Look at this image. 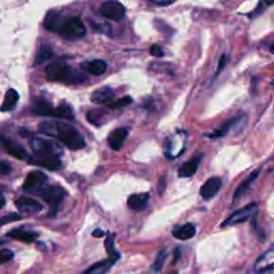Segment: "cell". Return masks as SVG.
<instances>
[{"mask_svg": "<svg viewBox=\"0 0 274 274\" xmlns=\"http://www.w3.org/2000/svg\"><path fill=\"white\" fill-rule=\"evenodd\" d=\"M19 220H22V215L18 213H10V214H6L1 217V225L13 223V222L19 221Z\"/></svg>", "mask_w": 274, "mask_h": 274, "instance_id": "cell-32", "label": "cell"}, {"mask_svg": "<svg viewBox=\"0 0 274 274\" xmlns=\"http://www.w3.org/2000/svg\"><path fill=\"white\" fill-rule=\"evenodd\" d=\"M274 269V247L267 250L263 255L257 258L254 264V270L257 273L269 272Z\"/></svg>", "mask_w": 274, "mask_h": 274, "instance_id": "cell-10", "label": "cell"}, {"mask_svg": "<svg viewBox=\"0 0 274 274\" xmlns=\"http://www.w3.org/2000/svg\"><path fill=\"white\" fill-rule=\"evenodd\" d=\"M258 210V203L252 202L249 205L244 206L243 208L237 210L233 214H230L226 220L222 223V227L227 226H234V225H238L247 222L253 214H255Z\"/></svg>", "mask_w": 274, "mask_h": 274, "instance_id": "cell-6", "label": "cell"}, {"mask_svg": "<svg viewBox=\"0 0 274 274\" xmlns=\"http://www.w3.org/2000/svg\"><path fill=\"white\" fill-rule=\"evenodd\" d=\"M58 33L66 40H79L86 36V27L79 16L62 19Z\"/></svg>", "mask_w": 274, "mask_h": 274, "instance_id": "cell-4", "label": "cell"}, {"mask_svg": "<svg viewBox=\"0 0 274 274\" xmlns=\"http://www.w3.org/2000/svg\"><path fill=\"white\" fill-rule=\"evenodd\" d=\"M81 66L84 71L94 76L103 75L105 72H106V69H107L106 62L102 59H94L91 61L83 62Z\"/></svg>", "mask_w": 274, "mask_h": 274, "instance_id": "cell-16", "label": "cell"}, {"mask_svg": "<svg viewBox=\"0 0 274 274\" xmlns=\"http://www.w3.org/2000/svg\"><path fill=\"white\" fill-rule=\"evenodd\" d=\"M54 117L56 118H62V119H68V120H73L74 114L72 108L67 104H60L59 106L55 108V114Z\"/></svg>", "mask_w": 274, "mask_h": 274, "instance_id": "cell-27", "label": "cell"}, {"mask_svg": "<svg viewBox=\"0 0 274 274\" xmlns=\"http://www.w3.org/2000/svg\"><path fill=\"white\" fill-rule=\"evenodd\" d=\"M162 186L165 187V178H161L160 179V183H159V192L160 194H162Z\"/></svg>", "mask_w": 274, "mask_h": 274, "instance_id": "cell-40", "label": "cell"}, {"mask_svg": "<svg viewBox=\"0 0 274 274\" xmlns=\"http://www.w3.org/2000/svg\"><path fill=\"white\" fill-rule=\"evenodd\" d=\"M40 131L46 135L57 138L71 150H79L86 146L85 139L74 126L66 122L45 121L40 124Z\"/></svg>", "mask_w": 274, "mask_h": 274, "instance_id": "cell-2", "label": "cell"}, {"mask_svg": "<svg viewBox=\"0 0 274 274\" xmlns=\"http://www.w3.org/2000/svg\"><path fill=\"white\" fill-rule=\"evenodd\" d=\"M30 146L33 150V157L29 162L48 171H57L61 167L60 156L62 148L52 138L44 136H33L30 138Z\"/></svg>", "mask_w": 274, "mask_h": 274, "instance_id": "cell-1", "label": "cell"}, {"mask_svg": "<svg viewBox=\"0 0 274 274\" xmlns=\"http://www.w3.org/2000/svg\"><path fill=\"white\" fill-rule=\"evenodd\" d=\"M259 173H261V170H256L253 172L249 177L245 179L242 183L238 186V188L236 189V192L234 194V198H233V201H234V205L235 203H237L239 200H240L243 196L247 194L249 192V189L251 188L252 184L254 183L255 180L258 178L259 176Z\"/></svg>", "mask_w": 274, "mask_h": 274, "instance_id": "cell-15", "label": "cell"}, {"mask_svg": "<svg viewBox=\"0 0 274 274\" xmlns=\"http://www.w3.org/2000/svg\"><path fill=\"white\" fill-rule=\"evenodd\" d=\"M195 234H196V228L192 223H186L184 225H182V226L178 227L177 229L173 230V236L181 241L188 240V239L193 238Z\"/></svg>", "mask_w": 274, "mask_h": 274, "instance_id": "cell-22", "label": "cell"}, {"mask_svg": "<svg viewBox=\"0 0 274 274\" xmlns=\"http://www.w3.org/2000/svg\"><path fill=\"white\" fill-rule=\"evenodd\" d=\"M47 176L40 171L32 172L27 176L24 182V189L28 193L39 194L47 184Z\"/></svg>", "mask_w": 274, "mask_h": 274, "instance_id": "cell-7", "label": "cell"}, {"mask_svg": "<svg viewBox=\"0 0 274 274\" xmlns=\"http://www.w3.org/2000/svg\"><path fill=\"white\" fill-rule=\"evenodd\" d=\"M47 79L54 82H62L70 85L81 84L86 81V76L80 71H76L67 63L57 61L48 65L45 69Z\"/></svg>", "mask_w": 274, "mask_h": 274, "instance_id": "cell-3", "label": "cell"}, {"mask_svg": "<svg viewBox=\"0 0 274 274\" xmlns=\"http://www.w3.org/2000/svg\"><path fill=\"white\" fill-rule=\"evenodd\" d=\"M4 203H5V199H4V197L2 196V197H1V208L4 206Z\"/></svg>", "mask_w": 274, "mask_h": 274, "instance_id": "cell-41", "label": "cell"}, {"mask_svg": "<svg viewBox=\"0 0 274 274\" xmlns=\"http://www.w3.org/2000/svg\"><path fill=\"white\" fill-rule=\"evenodd\" d=\"M222 187V179L212 177L208 179L200 188V196L205 200H210L217 195Z\"/></svg>", "mask_w": 274, "mask_h": 274, "instance_id": "cell-11", "label": "cell"}, {"mask_svg": "<svg viewBox=\"0 0 274 274\" xmlns=\"http://www.w3.org/2000/svg\"><path fill=\"white\" fill-rule=\"evenodd\" d=\"M270 51H271V53H273V54H274V43L271 45V47H270Z\"/></svg>", "mask_w": 274, "mask_h": 274, "instance_id": "cell-42", "label": "cell"}, {"mask_svg": "<svg viewBox=\"0 0 274 274\" xmlns=\"http://www.w3.org/2000/svg\"><path fill=\"white\" fill-rule=\"evenodd\" d=\"M152 3L157 4V5H162V6H166L172 4L175 0H149Z\"/></svg>", "mask_w": 274, "mask_h": 274, "instance_id": "cell-35", "label": "cell"}, {"mask_svg": "<svg viewBox=\"0 0 274 274\" xmlns=\"http://www.w3.org/2000/svg\"><path fill=\"white\" fill-rule=\"evenodd\" d=\"M100 14L105 18L120 20L125 15V8L122 3L118 1H107L101 5Z\"/></svg>", "mask_w": 274, "mask_h": 274, "instance_id": "cell-8", "label": "cell"}, {"mask_svg": "<svg viewBox=\"0 0 274 274\" xmlns=\"http://www.w3.org/2000/svg\"><path fill=\"white\" fill-rule=\"evenodd\" d=\"M39 195L50 206V215L54 216L66 197V191L59 185H46L41 189Z\"/></svg>", "mask_w": 274, "mask_h": 274, "instance_id": "cell-5", "label": "cell"}, {"mask_svg": "<svg viewBox=\"0 0 274 274\" xmlns=\"http://www.w3.org/2000/svg\"><path fill=\"white\" fill-rule=\"evenodd\" d=\"M11 164L9 162H5V161H1V163H0V174L2 176L8 175L9 173H11Z\"/></svg>", "mask_w": 274, "mask_h": 274, "instance_id": "cell-34", "label": "cell"}, {"mask_svg": "<svg viewBox=\"0 0 274 274\" xmlns=\"http://www.w3.org/2000/svg\"><path fill=\"white\" fill-rule=\"evenodd\" d=\"M61 23L62 18L60 16V14L56 11H51L44 19V27L47 30L58 33Z\"/></svg>", "mask_w": 274, "mask_h": 274, "instance_id": "cell-23", "label": "cell"}, {"mask_svg": "<svg viewBox=\"0 0 274 274\" xmlns=\"http://www.w3.org/2000/svg\"><path fill=\"white\" fill-rule=\"evenodd\" d=\"M181 257V249L180 248H177L175 250V253H174V265L178 262V259Z\"/></svg>", "mask_w": 274, "mask_h": 274, "instance_id": "cell-38", "label": "cell"}, {"mask_svg": "<svg viewBox=\"0 0 274 274\" xmlns=\"http://www.w3.org/2000/svg\"><path fill=\"white\" fill-rule=\"evenodd\" d=\"M55 108L56 107L53 106V104L51 102L46 101L45 99H37L31 106V111L33 114L39 116L54 117Z\"/></svg>", "mask_w": 274, "mask_h": 274, "instance_id": "cell-17", "label": "cell"}, {"mask_svg": "<svg viewBox=\"0 0 274 274\" xmlns=\"http://www.w3.org/2000/svg\"><path fill=\"white\" fill-rule=\"evenodd\" d=\"M200 161H201V156L196 157V158L192 159L191 161H188V162L184 163L179 168V171H178L179 177L180 178H188V177H192V176H194L198 170Z\"/></svg>", "mask_w": 274, "mask_h": 274, "instance_id": "cell-20", "label": "cell"}, {"mask_svg": "<svg viewBox=\"0 0 274 274\" xmlns=\"http://www.w3.org/2000/svg\"><path fill=\"white\" fill-rule=\"evenodd\" d=\"M18 99H19V95H18L16 90L10 89V90L6 91L3 103L1 105V111H11V110H13L16 106Z\"/></svg>", "mask_w": 274, "mask_h": 274, "instance_id": "cell-24", "label": "cell"}, {"mask_svg": "<svg viewBox=\"0 0 274 274\" xmlns=\"http://www.w3.org/2000/svg\"><path fill=\"white\" fill-rule=\"evenodd\" d=\"M239 120H240V118H233V119H230V120H228L227 122H225L220 129L215 130L214 132H212L211 134H209L208 136L210 138H213V139L221 138V137L225 136L230 131V129L233 128V126H235L239 122Z\"/></svg>", "mask_w": 274, "mask_h": 274, "instance_id": "cell-25", "label": "cell"}, {"mask_svg": "<svg viewBox=\"0 0 274 274\" xmlns=\"http://www.w3.org/2000/svg\"><path fill=\"white\" fill-rule=\"evenodd\" d=\"M166 258H167V251L165 249L161 250L160 253L158 254V256H157V258L154 259L153 265L151 266V271L153 273L161 272V270H162V268L165 265Z\"/></svg>", "mask_w": 274, "mask_h": 274, "instance_id": "cell-28", "label": "cell"}, {"mask_svg": "<svg viewBox=\"0 0 274 274\" xmlns=\"http://www.w3.org/2000/svg\"><path fill=\"white\" fill-rule=\"evenodd\" d=\"M150 54L152 56H154V57L161 58L164 56V51H163V48L159 45H152L150 47Z\"/></svg>", "mask_w": 274, "mask_h": 274, "instance_id": "cell-33", "label": "cell"}, {"mask_svg": "<svg viewBox=\"0 0 274 274\" xmlns=\"http://www.w3.org/2000/svg\"><path fill=\"white\" fill-rule=\"evenodd\" d=\"M150 198L149 193H140V194H133L128 198V206L133 209L140 211L148 205Z\"/></svg>", "mask_w": 274, "mask_h": 274, "instance_id": "cell-21", "label": "cell"}, {"mask_svg": "<svg viewBox=\"0 0 274 274\" xmlns=\"http://www.w3.org/2000/svg\"><path fill=\"white\" fill-rule=\"evenodd\" d=\"M14 257V253L9 249H2L0 252V263L5 264L12 261Z\"/></svg>", "mask_w": 274, "mask_h": 274, "instance_id": "cell-31", "label": "cell"}, {"mask_svg": "<svg viewBox=\"0 0 274 274\" xmlns=\"http://www.w3.org/2000/svg\"><path fill=\"white\" fill-rule=\"evenodd\" d=\"M115 92L110 87H102L96 89L94 92L91 94V102L94 104H106L108 105L115 99Z\"/></svg>", "mask_w": 274, "mask_h": 274, "instance_id": "cell-14", "label": "cell"}, {"mask_svg": "<svg viewBox=\"0 0 274 274\" xmlns=\"http://www.w3.org/2000/svg\"><path fill=\"white\" fill-rule=\"evenodd\" d=\"M104 235H105V233L102 229H95L92 233V236L95 238H102Z\"/></svg>", "mask_w": 274, "mask_h": 274, "instance_id": "cell-39", "label": "cell"}, {"mask_svg": "<svg viewBox=\"0 0 274 274\" xmlns=\"http://www.w3.org/2000/svg\"><path fill=\"white\" fill-rule=\"evenodd\" d=\"M129 132L125 128H118L110 132L107 142L110 148L115 151L120 150L124 144V140L128 137Z\"/></svg>", "mask_w": 274, "mask_h": 274, "instance_id": "cell-13", "label": "cell"}, {"mask_svg": "<svg viewBox=\"0 0 274 274\" xmlns=\"http://www.w3.org/2000/svg\"><path fill=\"white\" fill-rule=\"evenodd\" d=\"M274 3V0H261V3H259V5H258V10L257 11H259V9H264L265 8V6H267V5H271V4H273Z\"/></svg>", "mask_w": 274, "mask_h": 274, "instance_id": "cell-37", "label": "cell"}, {"mask_svg": "<svg viewBox=\"0 0 274 274\" xmlns=\"http://www.w3.org/2000/svg\"><path fill=\"white\" fill-rule=\"evenodd\" d=\"M105 249H106L109 257L116 259H119V257H120L115 248V235H109L106 238V240H105Z\"/></svg>", "mask_w": 274, "mask_h": 274, "instance_id": "cell-29", "label": "cell"}, {"mask_svg": "<svg viewBox=\"0 0 274 274\" xmlns=\"http://www.w3.org/2000/svg\"><path fill=\"white\" fill-rule=\"evenodd\" d=\"M132 97L130 96H123L121 97V99H118V100H114L112 102H110L107 106L109 108H120V107H124V106H128V105H130L132 103Z\"/></svg>", "mask_w": 274, "mask_h": 274, "instance_id": "cell-30", "label": "cell"}, {"mask_svg": "<svg viewBox=\"0 0 274 274\" xmlns=\"http://www.w3.org/2000/svg\"><path fill=\"white\" fill-rule=\"evenodd\" d=\"M2 146L5 152L10 154L11 157L16 158L18 160H28L29 159V154L26 151L24 147L19 143L15 142L11 138L2 137Z\"/></svg>", "mask_w": 274, "mask_h": 274, "instance_id": "cell-9", "label": "cell"}, {"mask_svg": "<svg viewBox=\"0 0 274 274\" xmlns=\"http://www.w3.org/2000/svg\"><path fill=\"white\" fill-rule=\"evenodd\" d=\"M15 206L20 213L26 215L38 214L42 210V205L39 201L27 197H19L15 201Z\"/></svg>", "mask_w": 274, "mask_h": 274, "instance_id": "cell-12", "label": "cell"}, {"mask_svg": "<svg viewBox=\"0 0 274 274\" xmlns=\"http://www.w3.org/2000/svg\"><path fill=\"white\" fill-rule=\"evenodd\" d=\"M54 55V52L52 50L51 46L48 45H42L41 48L39 50L37 56H36V59H34V62H33V66H40L42 65V63L50 60Z\"/></svg>", "mask_w": 274, "mask_h": 274, "instance_id": "cell-26", "label": "cell"}, {"mask_svg": "<svg viewBox=\"0 0 274 274\" xmlns=\"http://www.w3.org/2000/svg\"><path fill=\"white\" fill-rule=\"evenodd\" d=\"M227 56H225L223 55L221 59H220V63H219V67H217V72H220L222 69H224V67L226 66V63H227Z\"/></svg>", "mask_w": 274, "mask_h": 274, "instance_id": "cell-36", "label": "cell"}, {"mask_svg": "<svg viewBox=\"0 0 274 274\" xmlns=\"http://www.w3.org/2000/svg\"><path fill=\"white\" fill-rule=\"evenodd\" d=\"M6 236L25 243H31L33 241H36L38 238L37 233H34V231H31V230H26L24 228L12 229L9 231V233H6Z\"/></svg>", "mask_w": 274, "mask_h": 274, "instance_id": "cell-18", "label": "cell"}, {"mask_svg": "<svg viewBox=\"0 0 274 274\" xmlns=\"http://www.w3.org/2000/svg\"><path fill=\"white\" fill-rule=\"evenodd\" d=\"M117 261L118 259L116 258L109 257L108 259H105V261L97 262L84 272V274H106Z\"/></svg>", "mask_w": 274, "mask_h": 274, "instance_id": "cell-19", "label": "cell"}, {"mask_svg": "<svg viewBox=\"0 0 274 274\" xmlns=\"http://www.w3.org/2000/svg\"><path fill=\"white\" fill-rule=\"evenodd\" d=\"M173 274H178V273H173Z\"/></svg>", "mask_w": 274, "mask_h": 274, "instance_id": "cell-43", "label": "cell"}]
</instances>
